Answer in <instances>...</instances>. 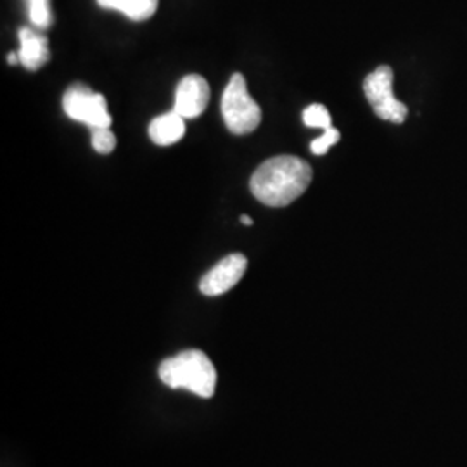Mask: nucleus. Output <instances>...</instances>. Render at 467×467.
Wrapping results in <instances>:
<instances>
[{"mask_svg": "<svg viewBox=\"0 0 467 467\" xmlns=\"http://www.w3.org/2000/svg\"><path fill=\"white\" fill-rule=\"evenodd\" d=\"M210 102V85L200 75H187L177 87L175 94V106L182 118L200 117Z\"/></svg>", "mask_w": 467, "mask_h": 467, "instance_id": "7", "label": "nucleus"}, {"mask_svg": "<svg viewBox=\"0 0 467 467\" xmlns=\"http://www.w3.org/2000/svg\"><path fill=\"white\" fill-rule=\"evenodd\" d=\"M241 222H243L244 225H253V220H251L248 215H243V217H241Z\"/></svg>", "mask_w": 467, "mask_h": 467, "instance_id": "15", "label": "nucleus"}, {"mask_svg": "<svg viewBox=\"0 0 467 467\" xmlns=\"http://www.w3.org/2000/svg\"><path fill=\"white\" fill-rule=\"evenodd\" d=\"M364 94L378 118L403 123L407 118L405 104L393 96V71L389 67H379L368 75L364 82Z\"/></svg>", "mask_w": 467, "mask_h": 467, "instance_id": "5", "label": "nucleus"}, {"mask_svg": "<svg viewBox=\"0 0 467 467\" xmlns=\"http://www.w3.org/2000/svg\"><path fill=\"white\" fill-rule=\"evenodd\" d=\"M312 167L296 156H275L256 168L251 192L272 208H283L298 200L312 182Z\"/></svg>", "mask_w": 467, "mask_h": 467, "instance_id": "1", "label": "nucleus"}, {"mask_svg": "<svg viewBox=\"0 0 467 467\" xmlns=\"http://www.w3.org/2000/svg\"><path fill=\"white\" fill-rule=\"evenodd\" d=\"M63 108L67 117L82 121L92 130L109 129L111 115L108 111L106 98L92 92V88L82 84L71 85L63 98Z\"/></svg>", "mask_w": 467, "mask_h": 467, "instance_id": "4", "label": "nucleus"}, {"mask_svg": "<svg viewBox=\"0 0 467 467\" xmlns=\"http://www.w3.org/2000/svg\"><path fill=\"white\" fill-rule=\"evenodd\" d=\"M222 117L233 134H250L262 121V109L248 92L246 78L235 73L222 96Z\"/></svg>", "mask_w": 467, "mask_h": 467, "instance_id": "3", "label": "nucleus"}, {"mask_svg": "<svg viewBox=\"0 0 467 467\" xmlns=\"http://www.w3.org/2000/svg\"><path fill=\"white\" fill-rule=\"evenodd\" d=\"M248 260L241 253H234L220 260L215 267L204 274L200 281V291L206 296H218L231 291L244 277Z\"/></svg>", "mask_w": 467, "mask_h": 467, "instance_id": "6", "label": "nucleus"}, {"mask_svg": "<svg viewBox=\"0 0 467 467\" xmlns=\"http://www.w3.org/2000/svg\"><path fill=\"white\" fill-rule=\"evenodd\" d=\"M98 2L100 7L119 11L134 21H146L158 9V0H98Z\"/></svg>", "mask_w": 467, "mask_h": 467, "instance_id": "10", "label": "nucleus"}, {"mask_svg": "<svg viewBox=\"0 0 467 467\" xmlns=\"http://www.w3.org/2000/svg\"><path fill=\"white\" fill-rule=\"evenodd\" d=\"M92 146L99 154H109L117 148V137L109 129L92 130Z\"/></svg>", "mask_w": 467, "mask_h": 467, "instance_id": "13", "label": "nucleus"}, {"mask_svg": "<svg viewBox=\"0 0 467 467\" xmlns=\"http://www.w3.org/2000/svg\"><path fill=\"white\" fill-rule=\"evenodd\" d=\"M17 57H19V63L26 69H30V71L40 69L49 61L50 57L47 38L32 28H21Z\"/></svg>", "mask_w": 467, "mask_h": 467, "instance_id": "8", "label": "nucleus"}, {"mask_svg": "<svg viewBox=\"0 0 467 467\" xmlns=\"http://www.w3.org/2000/svg\"><path fill=\"white\" fill-rule=\"evenodd\" d=\"M185 118L177 111H170L161 117H156L150 125V140L158 146L177 144L185 134Z\"/></svg>", "mask_w": 467, "mask_h": 467, "instance_id": "9", "label": "nucleus"}, {"mask_svg": "<svg viewBox=\"0 0 467 467\" xmlns=\"http://www.w3.org/2000/svg\"><path fill=\"white\" fill-rule=\"evenodd\" d=\"M158 376L168 388L187 389L201 399H210L217 389V368L201 350H185L170 357L158 368Z\"/></svg>", "mask_w": 467, "mask_h": 467, "instance_id": "2", "label": "nucleus"}, {"mask_svg": "<svg viewBox=\"0 0 467 467\" xmlns=\"http://www.w3.org/2000/svg\"><path fill=\"white\" fill-rule=\"evenodd\" d=\"M339 139H341L339 132L331 127V129L324 130V134L320 135L318 139H316V140L310 144V150H312L314 154H317V156H322V154H326L327 150H331Z\"/></svg>", "mask_w": 467, "mask_h": 467, "instance_id": "14", "label": "nucleus"}, {"mask_svg": "<svg viewBox=\"0 0 467 467\" xmlns=\"http://www.w3.org/2000/svg\"><path fill=\"white\" fill-rule=\"evenodd\" d=\"M28 2V15L35 28L46 30L52 25V13H50V0H26Z\"/></svg>", "mask_w": 467, "mask_h": 467, "instance_id": "11", "label": "nucleus"}, {"mask_svg": "<svg viewBox=\"0 0 467 467\" xmlns=\"http://www.w3.org/2000/svg\"><path fill=\"white\" fill-rule=\"evenodd\" d=\"M303 123L306 127H312V129H331V113L327 111L326 106L322 104H310L305 111H303Z\"/></svg>", "mask_w": 467, "mask_h": 467, "instance_id": "12", "label": "nucleus"}]
</instances>
